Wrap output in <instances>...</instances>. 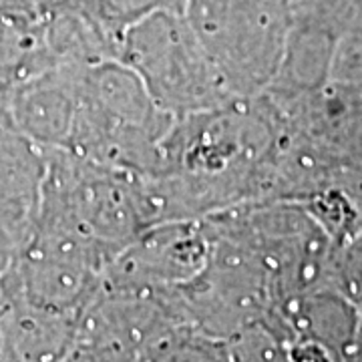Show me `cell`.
I'll return each instance as SVG.
<instances>
[{
  "mask_svg": "<svg viewBox=\"0 0 362 362\" xmlns=\"http://www.w3.org/2000/svg\"><path fill=\"white\" fill-rule=\"evenodd\" d=\"M173 125L175 119L153 103L141 78L113 59L83 71L66 149L133 180L156 177L163 169L161 145Z\"/></svg>",
  "mask_w": 362,
  "mask_h": 362,
  "instance_id": "obj_1",
  "label": "cell"
},
{
  "mask_svg": "<svg viewBox=\"0 0 362 362\" xmlns=\"http://www.w3.org/2000/svg\"><path fill=\"white\" fill-rule=\"evenodd\" d=\"M181 14L233 99L266 95L294 25L278 0H185Z\"/></svg>",
  "mask_w": 362,
  "mask_h": 362,
  "instance_id": "obj_2",
  "label": "cell"
},
{
  "mask_svg": "<svg viewBox=\"0 0 362 362\" xmlns=\"http://www.w3.org/2000/svg\"><path fill=\"white\" fill-rule=\"evenodd\" d=\"M119 61L175 121L240 101L226 90L181 11L161 8L129 26L119 42Z\"/></svg>",
  "mask_w": 362,
  "mask_h": 362,
  "instance_id": "obj_3",
  "label": "cell"
},
{
  "mask_svg": "<svg viewBox=\"0 0 362 362\" xmlns=\"http://www.w3.org/2000/svg\"><path fill=\"white\" fill-rule=\"evenodd\" d=\"M209 252L204 220L149 226L109 262L103 288L133 294L175 292L204 272Z\"/></svg>",
  "mask_w": 362,
  "mask_h": 362,
  "instance_id": "obj_4",
  "label": "cell"
},
{
  "mask_svg": "<svg viewBox=\"0 0 362 362\" xmlns=\"http://www.w3.org/2000/svg\"><path fill=\"white\" fill-rule=\"evenodd\" d=\"M85 69L52 66L11 87V115L18 135L42 151L66 149L78 109Z\"/></svg>",
  "mask_w": 362,
  "mask_h": 362,
  "instance_id": "obj_5",
  "label": "cell"
},
{
  "mask_svg": "<svg viewBox=\"0 0 362 362\" xmlns=\"http://www.w3.org/2000/svg\"><path fill=\"white\" fill-rule=\"evenodd\" d=\"M52 66L89 69L119 59L115 35L95 11H65L42 18Z\"/></svg>",
  "mask_w": 362,
  "mask_h": 362,
  "instance_id": "obj_6",
  "label": "cell"
},
{
  "mask_svg": "<svg viewBox=\"0 0 362 362\" xmlns=\"http://www.w3.org/2000/svg\"><path fill=\"white\" fill-rule=\"evenodd\" d=\"M52 69L39 14H0V85L13 87Z\"/></svg>",
  "mask_w": 362,
  "mask_h": 362,
  "instance_id": "obj_7",
  "label": "cell"
},
{
  "mask_svg": "<svg viewBox=\"0 0 362 362\" xmlns=\"http://www.w3.org/2000/svg\"><path fill=\"white\" fill-rule=\"evenodd\" d=\"M135 362H232L228 340L194 326L165 328Z\"/></svg>",
  "mask_w": 362,
  "mask_h": 362,
  "instance_id": "obj_8",
  "label": "cell"
},
{
  "mask_svg": "<svg viewBox=\"0 0 362 362\" xmlns=\"http://www.w3.org/2000/svg\"><path fill=\"white\" fill-rule=\"evenodd\" d=\"M183 2L185 0H95V11L101 23L121 40L123 33L145 16L161 8L181 11Z\"/></svg>",
  "mask_w": 362,
  "mask_h": 362,
  "instance_id": "obj_9",
  "label": "cell"
},
{
  "mask_svg": "<svg viewBox=\"0 0 362 362\" xmlns=\"http://www.w3.org/2000/svg\"><path fill=\"white\" fill-rule=\"evenodd\" d=\"M30 2L40 18L65 11H95V0H30Z\"/></svg>",
  "mask_w": 362,
  "mask_h": 362,
  "instance_id": "obj_10",
  "label": "cell"
},
{
  "mask_svg": "<svg viewBox=\"0 0 362 362\" xmlns=\"http://www.w3.org/2000/svg\"><path fill=\"white\" fill-rule=\"evenodd\" d=\"M13 115H11V87L0 85V139L8 133H14Z\"/></svg>",
  "mask_w": 362,
  "mask_h": 362,
  "instance_id": "obj_11",
  "label": "cell"
}]
</instances>
